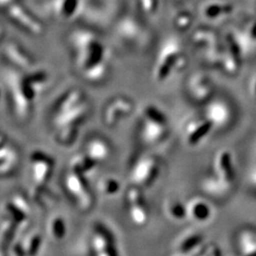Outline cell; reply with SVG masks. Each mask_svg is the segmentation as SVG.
Here are the masks:
<instances>
[{
  "mask_svg": "<svg viewBox=\"0 0 256 256\" xmlns=\"http://www.w3.org/2000/svg\"><path fill=\"white\" fill-rule=\"evenodd\" d=\"M210 206L202 200H194L187 207V214L198 222L207 221L210 218Z\"/></svg>",
  "mask_w": 256,
  "mask_h": 256,
  "instance_id": "obj_7",
  "label": "cell"
},
{
  "mask_svg": "<svg viewBox=\"0 0 256 256\" xmlns=\"http://www.w3.org/2000/svg\"><path fill=\"white\" fill-rule=\"evenodd\" d=\"M200 256H221L220 250L214 245H210L206 248Z\"/></svg>",
  "mask_w": 256,
  "mask_h": 256,
  "instance_id": "obj_18",
  "label": "cell"
},
{
  "mask_svg": "<svg viewBox=\"0 0 256 256\" xmlns=\"http://www.w3.org/2000/svg\"><path fill=\"white\" fill-rule=\"evenodd\" d=\"M1 34H2V30L0 28V36H1Z\"/></svg>",
  "mask_w": 256,
  "mask_h": 256,
  "instance_id": "obj_21",
  "label": "cell"
},
{
  "mask_svg": "<svg viewBox=\"0 0 256 256\" xmlns=\"http://www.w3.org/2000/svg\"><path fill=\"white\" fill-rule=\"evenodd\" d=\"M212 126L214 124L208 119L194 122L187 130V142L191 146L198 144L209 134Z\"/></svg>",
  "mask_w": 256,
  "mask_h": 256,
  "instance_id": "obj_6",
  "label": "cell"
},
{
  "mask_svg": "<svg viewBox=\"0 0 256 256\" xmlns=\"http://www.w3.org/2000/svg\"><path fill=\"white\" fill-rule=\"evenodd\" d=\"M80 174L77 173H72V174H68L66 178V187L68 189V191L72 194V196H78V198H80V206H82L84 209H88L90 206V194L86 192L88 189L84 190V186L82 185V180L79 176Z\"/></svg>",
  "mask_w": 256,
  "mask_h": 256,
  "instance_id": "obj_5",
  "label": "cell"
},
{
  "mask_svg": "<svg viewBox=\"0 0 256 256\" xmlns=\"http://www.w3.org/2000/svg\"><path fill=\"white\" fill-rule=\"evenodd\" d=\"M209 118L208 120L212 122V124H223L227 122L226 120L228 119V112L226 108H222L221 106H212L209 112Z\"/></svg>",
  "mask_w": 256,
  "mask_h": 256,
  "instance_id": "obj_13",
  "label": "cell"
},
{
  "mask_svg": "<svg viewBox=\"0 0 256 256\" xmlns=\"http://www.w3.org/2000/svg\"><path fill=\"white\" fill-rule=\"evenodd\" d=\"M250 178H252V182H254V184H256V170L254 172V173H252Z\"/></svg>",
  "mask_w": 256,
  "mask_h": 256,
  "instance_id": "obj_19",
  "label": "cell"
},
{
  "mask_svg": "<svg viewBox=\"0 0 256 256\" xmlns=\"http://www.w3.org/2000/svg\"><path fill=\"white\" fill-rule=\"evenodd\" d=\"M165 210L168 216L174 220H182L187 214V208H185L178 200H169L165 204Z\"/></svg>",
  "mask_w": 256,
  "mask_h": 256,
  "instance_id": "obj_12",
  "label": "cell"
},
{
  "mask_svg": "<svg viewBox=\"0 0 256 256\" xmlns=\"http://www.w3.org/2000/svg\"><path fill=\"white\" fill-rule=\"evenodd\" d=\"M120 185L117 180H108L104 182V192L106 194H114L119 191Z\"/></svg>",
  "mask_w": 256,
  "mask_h": 256,
  "instance_id": "obj_17",
  "label": "cell"
},
{
  "mask_svg": "<svg viewBox=\"0 0 256 256\" xmlns=\"http://www.w3.org/2000/svg\"><path fill=\"white\" fill-rule=\"evenodd\" d=\"M9 0H0V3L2 4V3H6V2H8Z\"/></svg>",
  "mask_w": 256,
  "mask_h": 256,
  "instance_id": "obj_20",
  "label": "cell"
},
{
  "mask_svg": "<svg viewBox=\"0 0 256 256\" xmlns=\"http://www.w3.org/2000/svg\"><path fill=\"white\" fill-rule=\"evenodd\" d=\"M239 248L242 256H256V232H243L239 236Z\"/></svg>",
  "mask_w": 256,
  "mask_h": 256,
  "instance_id": "obj_8",
  "label": "cell"
},
{
  "mask_svg": "<svg viewBox=\"0 0 256 256\" xmlns=\"http://www.w3.org/2000/svg\"><path fill=\"white\" fill-rule=\"evenodd\" d=\"M101 228L97 230L94 238H92V248L95 256H119L112 236Z\"/></svg>",
  "mask_w": 256,
  "mask_h": 256,
  "instance_id": "obj_4",
  "label": "cell"
},
{
  "mask_svg": "<svg viewBox=\"0 0 256 256\" xmlns=\"http://www.w3.org/2000/svg\"><path fill=\"white\" fill-rule=\"evenodd\" d=\"M88 153L90 158L96 162L98 160H104L110 154V147L102 140H92L88 147Z\"/></svg>",
  "mask_w": 256,
  "mask_h": 256,
  "instance_id": "obj_10",
  "label": "cell"
},
{
  "mask_svg": "<svg viewBox=\"0 0 256 256\" xmlns=\"http://www.w3.org/2000/svg\"><path fill=\"white\" fill-rule=\"evenodd\" d=\"M158 174V164L155 158H146L142 160L135 167L133 180L142 187H148L155 182Z\"/></svg>",
  "mask_w": 256,
  "mask_h": 256,
  "instance_id": "obj_3",
  "label": "cell"
},
{
  "mask_svg": "<svg viewBox=\"0 0 256 256\" xmlns=\"http://www.w3.org/2000/svg\"><path fill=\"white\" fill-rule=\"evenodd\" d=\"M7 52H8L9 57L14 60V62H16L19 66H27L30 64V59L27 55L22 54V52H20L18 48H16L14 45H10L8 46Z\"/></svg>",
  "mask_w": 256,
  "mask_h": 256,
  "instance_id": "obj_14",
  "label": "cell"
},
{
  "mask_svg": "<svg viewBox=\"0 0 256 256\" xmlns=\"http://www.w3.org/2000/svg\"><path fill=\"white\" fill-rule=\"evenodd\" d=\"M166 124H162L150 120H144V134L148 140L156 142L164 137Z\"/></svg>",
  "mask_w": 256,
  "mask_h": 256,
  "instance_id": "obj_9",
  "label": "cell"
},
{
  "mask_svg": "<svg viewBox=\"0 0 256 256\" xmlns=\"http://www.w3.org/2000/svg\"><path fill=\"white\" fill-rule=\"evenodd\" d=\"M214 172L216 174V182L222 187L230 186L234 180V168L232 156L229 151L222 150L216 156Z\"/></svg>",
  "mask_w": 256,
  "mask_h": 256,
  "instance_id": "obj_2",
  "label": "cell"
},
{
  "mask_svg": "<svg viewBox=\"0 0 256 256\" xmlns=\"http://www.w3.org/2000/svg\"><path fill=\"white\" fill-rule=\"evenodd\" d=\"M128 210L131 220L138 226H142L148 221V208L144 198L140 189H128L126 194Z\"/></svg>",
  "mask_w": 256,
  "mask_h": 256,
  "instance_id": "obj_1",
  "label": "cell"
},
{
  "mask_svg": "<svg viewBox=\"0 0 256 256\" xmlns=\"http://www.w3.org/2000/svg\"><path fill=\"white\" fill-rule=\"evenodd\" d=\"M144 117H146V119L153 120L156 122H158V124H166V119H165L164 115L155 108H146Z\"/></svg>",
  "mask_w": 256,
  "mask_h": 256,
  "instance_id": "obj_16",
  "label": "cell"
},
{
  "mask_svg": "<svg viewBox=\"0 0 256 256\" xmlns=\"http://www.w3.org/2000/svg\"><path fill=\"white\" fill-rule=\"evenodd\" d=\"M10 14L16 20H18L20 24L26 26L28 30H32L34 32H40L41 26H39L34 19L28 18L27 12H24L19 6H14L10 10Z\"/></svg>",
  "mask_w": 256,
  "mask_h": 256,
  "instance_id": "obj_11",
  "label": "cell"
},
{
  "mask_svg": "<svg viewBox=\"0 0 256 256\" xmlns=\"http://www.w3.org/2000/svg\"><path fill=\"white\" fill-rule=\"evenodd\" d=\"M202 236L200 234H192L188 238H185L184 240L182 241L180 244V250L182 252H188L194 248L196 247L198 245H200L202 243Z\"/></svg>",
  "mask_w": 256,
  "mask_h": 256,
  "instance_id": "obj_15",
  "label": "cell"
}]
</instances>
